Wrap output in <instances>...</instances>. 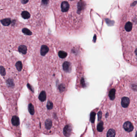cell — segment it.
I'll list each match as a JSON object with an SVG mask.
<instances>
[{"label":"cell","mask_w":137,"mask_h":137,"mask_svg":"<svg viewBox=\"0 0 137 137\" xmlns=\"http://www.w3.org/2000/svg\"><path fill=\"white\" fill-rule=\"evenodd\" d=\"M1 23L4 26H9L11 23V20L10 18H6L2 19L0 21Z\"/></svg>","instance_id":"8"},{"label":"cell","mask_w":137,"mask_h":137,"mask_svg":"<svg viewBox=\"0 0 137 137\" xmlns=\"http://www.w3.org/2000/svg\"><path fill=\"white\" fill-rule=\"evenodd\" d=\"M58 89H59V91L60 93H62L65 90V86L63 84H61L60 85H59V87H58Z\"/></svg>","instance_id":"17"},{"label":"cell","mask_w":137,"mask_h":137,"mask_svg":"<svg viewBox=\"0 0 137 137\" xmlns=\"http://www.w3.org/2000/svg\"><path fill=\"white\" fill-rule=\"evenodd\" d=\"M63 71L66 73H70L71 70V65L69 62H65L62 65Z\"/></svg>","instance_id":"3"},{"label":"cell","mask_w":137,"mask_h":137,"mask_svg":"<svg viewBox=\"0 0 137 137\" xmlns=\"http://www.w3.org/2000/svg\"><path fill=\"white\" fill-rule=\"evenodd\" d=\"M96 114L95 113L93 112L91 113V121L92 123H94L95 122V117Z\"/></svg>","instance_id":"18"},{"label":"cell","mask_w":137,"mask_h":137,"mask_svg":"<svg viewBox=\"0 0 137 137\" xmlns=\"http://www.w3.org/2000/svg\"><path fill=\"white\" fill-rule=\"evenodd\" d=\"M22 17L24 19H28L30 17V14L27 11H23L21 14Z\"/></svg>","instance_id":"10"},{"label":"cell","mask_w":137,"mask_h":137,"mask_svg":"<svg viewBox=\"0 0 137 137\" xmlns=\"http://www.w3.org/2000/svg\"><path fill=\"white\" fill-rule=\"evenodd\" d=\"M22 31L23 33L25 34V35H31L32 34V32L30 30H29L28 29L26 28H24L23 29Z\"/></svg>","instance_id":"16"},{"label":"cell","mask_w":137,"mask_h":137,"mask_svg":"<svg viewBox=\"0 0 137 137\" xmlns=\"http://www.w3.org/2000/svg\"><path fill=\"white\" fill-rule=\"evenodd\" d=\"M135 137H137V131L136 132V136H135Z\"/></svg>","instance_id":"23"},{"label":"cell","mask_w":137,"mask_h":137,"mask_svg":"<svg viewBox=\"0 0 137 137\" xmlns=\"http://www.w3.org/2000/svg\"><path fill=\"white\" fill-rule=\"evenodd\" d=\"M15 66L18 71H21L23 68V64H22L21 62L19 61L16 62Z\"/></svg>","instance_id":"14"},{"label":"cell","mask_w":137,"mask_h":137,"mask_svg":"<svg viewBox=\"0 0 137 137\" xmlns=\"http://www.w3.org/2000/svg\"><path fill=\"white\" fill-rule=\"evenodd\" d=\"M135 54L136 55V56H137V48H136V50H135Z\"/></svg>","instance_id":"22"},{"label":"cell","mask_w":137,"mask_h":137,"mask_svg":"<svg viewBox=\"0 0 137 137\" xmlns=\"http://www.w3.org/2000/svg\"><path fill=\"white\" fill-rule=\"evenodd\" d=\"M17 96H9L5 98L8 109V118L11 130L15 137H21L20 127V120L19 117Z\"/></svg>","instance_id":"1"},{"label":"cell","mask_w":137,"mask_h":137,"mask_svg":"<svg viewBox=\"0 0 137 137\" xmlns=\"http://www.w3.org/2000/svg\"><path fill=\"white\" fill-rule=\"evenodd\" d=\"M123 127L125 130L128 132H130L131 131H132L134 129V127L132 124L129 121H127L125 123Z\"/></svg>","instance_id":"2"},{"label":"cell","mask_w":137,"mask_h":137,"mask_svg":"<svg viewBox=\"0 0 137 137\" xmlns=\"http://www.w3.org/2000/svg\"><path fill=\"white\" fill-rule=\"evenodd\" d=\"M97 129L99 132H102L103 130V123L102 121H101L97 125Z\"/></svg>","instance_id":"15"},{"label":"cell","mask_w":137,"mask_h":137,"mask_svg":"<svg viewBox=\"0 0 137 137\" xmlns=\"http://www.w3.org/2000/svg\"><path fill=\"white\" fill-rule=\"evenodd\" d=\"M62 11L63 12H66L69 10L70 9V5L67 1H63L61 5Z\"/></svg>","instance_id":"4"},{"label":"cell","mask_w":137,"mask_h":137,"mask_svg":"<svg viewBox=\"0 0 137 137\" xmlns=\"http://www.w3.org/2000/svg\"><path fill=\"white\" fill-rule=\"evenodd\" d=\"M102 117V113L100 111L98 113V117H99V120H101V118Z\"/></svg>","instance_id":"20"},{"label":"cell","mask_w":137,"mask_h":137,"mask_svg":"<svg viewBox=\"0 0 137 137\" xmlns=\"http://www.w3.org/2000/svg\"><path fill=\"white\" fill-rule=\"evenodd\" d=\"M28 0H27V1H26V0H21V2L23 4H25L27 2H28Z\"/></svg>","instance_id":"21"},{"label":"cell","mask_w":137,"mask_h":137,"mask_svg":"<svg viewBox=\"0 0 137 137\" xmlns=\"http://www.w3.org/2000/svg\"><path fill=\"white\" fill-rule=\"evenodd\" d=\"M129 99L127 97H124L121 100V105L123 107H127L129 105Z\"/></svg>","instance_id":"5"},{"label":"cell","mask_w":137,"mask_h":137,"mask_svg":"<svg viewBox=\"0 0 137 137\" xmlns=\"http://www.w3.org/2000/svg\"><path fill=\"white\" fill-rule=\"evenodd\" d=\"M18 51L19 52L23 54H26L27 51V48L25 45H20L18 48Z\"/></svg>","instance_id":"7"},{"label":"cell","mask_w":137,"mask_h":137,"mask_svg":"<svg viewBox=\"0 0 137 137\" xmlns=\"http://www.w3.org/2000/svg\"><path fill=\"white\" fill-rule=\"evenodd\" d=\"M0 137H4V136H2V134H1V135H0Z\"/></svg>","instance_id":"24"},{"label":"cell","mask_w":137,"mask_h":137,"mask_svg":"<svg viewBox=\"0 0 137 137\" xmlns=\"http://www.w3.org/2000/svg\"><path fill=\"white\" fill-rule=\"evenodd\" d=\"M58 54L59 57L62 59H64L65 58H66L68 55L67 53L63 51H59Z\"/></svg>","instance_id":"11"},{"label":"cell","mask_w":137,"mask_h":137,"mask_svg":"<svg viewBox=\"0 0 137 137\" xmlns=\"http://www.w3.org/2000/svg\"><path fill=\"white\" fill-rule=\"evenodd\" d=\"M0 74L2 76H5L6 74V71L5 70V68L2 66H0Z\"/></svg>","instance_id":"19"},{"label":"cell","mask_w":137,"mask_h":137,"mask_svg":"<svg viewBox=\"0 0 137 137\" xmlns=\"http://www.w3.org/2000/svg\"><path fill=\"white\" fill-rule=\"evenodd\" d=\"M116 136V131L113 129H110L108 131L107 137H115Z\"/></svg>","instance_id":"12"},{"label":"cell","mask_w":137,"mask_h":137,"mask_svg":"<svg viewBox=\"0 0 137 137\" xmlns=\"http://www.w3.org/2000/svg\"><path fill=\"white\" fill-rule=\"evenodd\" d=\"M49 49L48 46L45 45H43L41 46L40 50V54L42 56H45L49 52Z\"/></svg>","instance_id":"6"},{"label":"cell","mask_w":137,"mask_h":137,"mask_svg":"<svg viewBox=\"0 0 137 137\" xmlns=\"http://www.w3.org/2000/svg\"><path fill=\"white\" fill-rule=\"evenodd\" d=\"M132 27L133 25L132 23L130 22H127L125 26V30H126L127 32H130L132 29Z\"/></svg>","instance_id":"9"},{"label":"cell","mask_w":137,"mask_h":137,"mask_svg":"<svg viewBox=\"0 0 137 137\" xmlns=\"http://www.w3.org/2000/svg\"><path fill=\"white\" fill-rule=\"evenodd\" d=\"M115 94H116V90L112 89L110 91L109 93V96L111 100H113L115 98Z\"/></svg>","instance_id":"13"}]
</instances>
